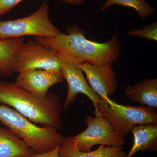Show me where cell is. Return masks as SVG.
<instances>
[{
	"label": "cell",
	"mask_w": 157,
	"mask_h": 157,
	"mask_svg": "<svg viewBox=\"0 0 157 157\" xmlns=\"http://www.w3.org/2000/svg\"><path fill=\"white\" fill-rule=\"evenodd\" d=\"M66 31L67 34L61 33L55 36L34 39L55 50L63 62L100 66L113 64L119 58L122 48L116 34L107 42L99 43L86 39L84 31L77 27L67 28Z\"/></svg>",
	"instance_id": "6da1fadb"
},
{
	"label": "cell",
	"mask_w": 157,
	"mask_h": 157,
	"mask_svg": "<svg viewBox=\"0 0 157 157\" xmlns=\"http://www.w3.org/2000/svg\"><path fill=\"white\" fill-rule=\"evenodd\" d=\"M0 104L12 107L34 124L62 128L63 106L53 93L39 98L14 83L0 81Z\"/></svg>",
	"instance_id": "7a4b0ae2"
},
{
	"label": "cell",
	"mask_w": 157,
	"mask_h": 157,
	"mask_svg": "<svg viewBox=\"0 0 157 157\" xmlns=\"http://www.w3.org/2000/svg\"><path fill=\"white\" fill-rule=\"evenodd\" d=\"M0 121L23 140L36 153L53 150L64 137L54 127H39L16 110L0 104Z\"/></svg>",
	"instance_id": "3957f363"
},
{
	"label": "cell",
	"mask_w": 157,
	"mask_h": 157,
	"mask_svg": "<svg viewBox=\"0 0 157 157\" xmlns=\"http://www.w3.org/2000/svg\"><path fill=\"white\" fill-rule=\"evenodd\" d=\"M98 109L101 116L108 120L115 131L124 137L137 125L157 123L156 111L143 105L124 106L115 103L110 98H101Z\"/></svg>",
	"instance_id": "277c9868"
},
{
	"label": "cell",
	"mask_w": 157,
	"mask_h": 157,
	"mask_svg": "<svg viewBox=\"0 0 157 157\" xmlns=\"http://www.w3.org/2000/svg\"><path fill=\"white\" fill-rule=\"evenodd\" d=\"M50 9L43 1L33 14L23 18L0 21V40L22 38L24 36L52 37L61 33L49 19Z\"/></svg>",
	"instance_id": "5b68a950"
},
{
	"label": "cell",
	"mask_w": 157,
	"mask_h": 157,
	"mask_svg": "<svg viewBox=\"0 0 157 157\" xmlns=\"http://www.w3.org/2000/svg\"><path fill=\"white\" fill-rule=\"evenodd\" d=\"M87 128L74 137L73 143L82 151H91L94 145L123 147L125 144L124 137L118 133L109 121L102 116H87L85 121Z\"/></svg>",
	"instance_id": "8992f818"
},
{
	"label": "cell",
	"mask_w": 157,
	"mask_h": 157,
	"mask_svg": "<svg viewBox=\"0 0 157 157\" xmlns=\"http://www.w3.org/2000/svg\"><path fill=\"white\" fill-rule=\"evenodd\" d=\"M61 60L55 50L34 40L25 42L17 51L14 72L42 70L61 72Z\"/></svg>",
	"instance_id": "52a82bcc"
},
{
	"label": "cell",
	"mask_w": 157,
	"mask_h": 157,
	"mask_svg": "<svg viewBox=\"0 0 157 157\" xmlns=\"http://www.w3.org/2000/svg\"><path fill=\"white\" fill-rule=\"evenodd\" d=\"M61 73L63 78L67 82L68 91L63 107L67 109L74 103L79 93L84 94L91 101L95 107V115H101L98 105L101 98L97 94L85 78L83 72L78 64L62 61Z\"/></svg>",
	"instance_id": "ba28073f"
},
{
	"label": "cell",
	"mask_w": 157,
	"mask_h": 157,
	"mask_svg": "<svg viewBox=\"0 0 157 157\" xmlns=\"http://www.w3.org/2000/svg\"><path fill=\"white\" fill-rule=\"evenodd\" d=\"M90 86L102 99L109 100V96L113 95L118 87L116 73L112 64L95 66L88 63L78 64Z\"/></svg>",
	"instance_id": "9c48e42d"
},
{
	"label": "cell",
	"mask_w": 157,
	"mask_h": 157,
	"mask_svg": "<svg viewBox=\"0 0 157 157\" xmlns=\"http://www.w3.org/2000/svg\"><path fill=\"white\" fill-rule=\"evenodd\" d=\"M63 82L61 72L42 70H27L18 73L14 82L39 98L46 96L52 86Z\"/></svg>",
	"instance_id": "30bf717a"
},
{
	"label": "cell",
	"mask_w": 157,
	"mask_h": 157,
	"mask_svg": "<svg viewBox=\"0 0 157 157\" xmlns=\"http://www.w3.org/2000/svg\"><path fill=\"white\" fill-rule=\"evenodd\" d=\"M129 101L150 108H157V79L146 78L124 89Z\"/></svg>",
	"instance_id": "8fae6325"
},
{
	"label": "cell",
	"mask_w": 157,
	"mask_h": 157,
	"mask_svg": "<svg viewBox=\"0 0 157 157\" xmlns=\"http://www.w3.org/2000/svg\"><path fill=\"white\" fill-rule=\"evenodd\" d=\"M123 147H108L100 145L95 150L82 151L73 143L71 137H64L59 147L60 157H127L122 151Z\"/></svg>",
	"instance_id": "7c38bea8"
},
{
	"label": "cell",
	"mask_w": 157,
	"mask_h": 157,
	"mask_svg": "<svg viewBox=\"0 0 157 157\" xmlns=\"http://www.w3.org/2000/svg\"><path fill=\"white\" fill-rule=\"evenodd\" d=\"M131 132L134 135V144L127 157H132L138 151H157V124L137 125Z\"/></svg>",
	"instance_id": "4fadbf2b"
},
{
	"label": "cell",
	"mask_w": 157,
	"mask_h": 157,
	"mask_svg": "<svg viewBox=\"0 0 157 157\" xmlns=\"http://www.w3.org/2000/svg\"><path fill=\"white\" fill-rule=\"evenodd\" d=\"M35 153L10 129L0 127V157H30Z\"/></svg>",
	"instance_id": "5bb4252c"
},
{
	"label": "cell",
	"mask_w": 157,
	"mask_h": 157,
	"mask_svg": "<svg viewBox=\"0 0 157 157\" xmlns=\"http://www.w3.org/2000/svg\"><path fill=\"white\" fill-rule=\"evenodd\" d=\"M24 42L22 38L0 40V76H13L16 55Z\"/></svg>",
	"instance_id": "9a60e30c"
},
{
	"label": "cell",
	"mask_w": 157,
	"mask_h": 157,
	"mask_svg": "<svg viewBox=\"0 0 157 157\" xmlns=\"http://www.w3.org/2000/svg\"><path fill=\"white\" fill-rule=\"evenodd\" d=\"M121 5L135 9L137 14L142 19H146L154 14L156 10L145 0H107L101 7L104 11L113 5Z\"/></svg>",
	"instance_id": "2e32d148"
},
{
	"label": "cell",
	"mask_w": 157,
	"mask_h": 157,
	"mask_svg": "<svg viewBox=\"0 0 157 157\" xmlns=\"http://www.w3.org/2000/svg\"><path fill=\"white\" fill-rule=\"evenodd\" d=\"M129 35L131 36L138 37L149 40L157 41V22L144 27L140 29L132 30L129 31Z\"/></svg>",
	"instance_id": "e0dca14e"
},
{
	"label": "cell",
	"mask_w": 157,
	"mask_h": 157,
	"mask_svg": "<svg viewBox=\"0 0 157 157\" xmlns=\"http://www.w3.org/2000/svg\"><path fill=\"white\" fill-rule=\"evenodd\" d=\"M23 0H0V16L11 11Z\"/></svg>",
	"instance_id": "ac0fdd59"
},
{
	"label": "cell",
	"mask_w": 157,
	"mask_h": 157,
	"mask_svg": "<svg viewBox=\"0 0 157 157\" xmlns=\"http://www.w3.org/2000/svg\"><path fill=\"white\" fill-rule=\"evenodd\" d=\"M59 147L51 151L44 153H35L32 155L30 157H60L59 154Z\"/></svg>",
	"instance_id": "d6986e66"
},
{
	"label": "cell",
	"mask_w": 157,
	"mask_h": 157,
	"mask_svg": "<svg viewBox=\"0 0 157 157\" xmlns=\"http://www.w3.org/2000/svg\"><path fill=\"white\" fill-rule=\"evenodd\" d=\"M70 4L73 5H80L83 2V0H59Z\"/></svg>",
	"instance_id": "ffe728a7"
}]
</instances>
